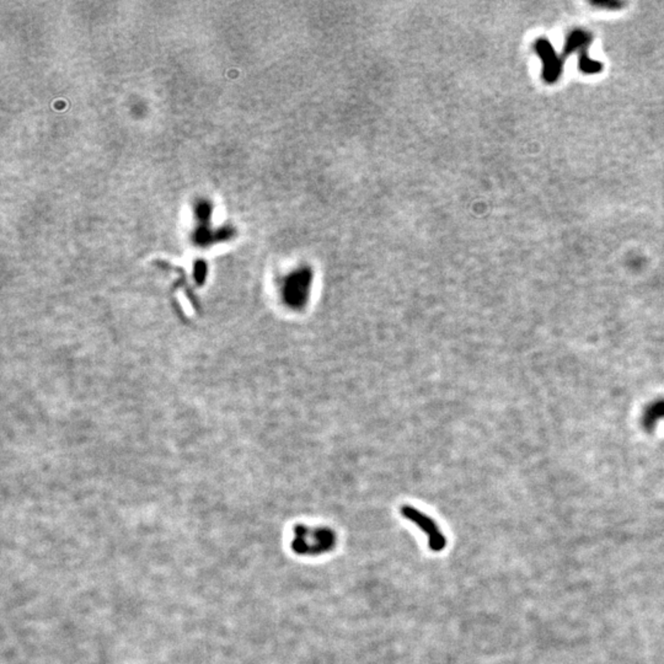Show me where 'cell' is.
I'll return each instance as SVG.
<instances>
[{
    "mask_svg": "<svg viewBox=\"0 0 664 664\" xmlns=\"http://www.w3.org/2000/svg\"><path fill=\"white\" fill-rule=\"evenodd\" d=\"M313 272L309 267H303L289 274L284 284V298L293 309H303L310 296Z\"/></svg>",
    "mask_w": 664,
    "mask_h": 664,
    "instance_id": "1",
    "label": "cell"
},
{
    "mask_svg": "<svg viewBox=\"0 0 664 664\" xmlns=\"http://www.w3.org/2000/svg\"><path fill=\"white\" fill-rule=\"evenodd\" d=\"M401 513L405 518L411 520L412 523H415L417 527L421 528L426 532V535L429 537V545L431 550L436 552H442L443 549L447 545V539L441 532L437 524L434 523L429 516H426L421 511L415 508V507H411V506L402 507Z\"/></svg>",
    "mask_w": 664,
    "mask_h": 664,
    "instance_id": "2",
    "label": "cell"
}]
</instances>
